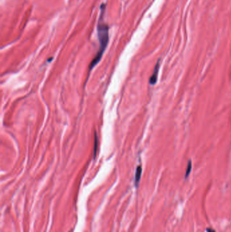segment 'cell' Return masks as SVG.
<instances>
[{
    "label": "cell",
    "instance_id": "cell-1",
    "mask_svg": "<svg viewBox=\"0 0 231 232\" xmlns=\"http://www.w3.org/2000/svg\"><path fill=\"white\" fill-rule=\"evenodd\" d=\"M98 39H99L100 48L98 51L97 54L94 57L89 65L90 70L92 69L100 61L109 42V26L100 20L98 25Z\"/></svg>",
    "mask_w": 231,
    "mask_h": 232
},
{
    "label": "cell",
    "instance_id": "cell-2",
    "mask_svg": "<svg viewBox=\"0 0 231 232\" xmlns=\"http://www.w3.org/2000/svg\"><path fill=\"white\" fill-rule=\"evenodd\" d=\"M159 64H160L159 63V61H158V62H157L155 67H154L153 73H152L151 77H150L149 83H150V84H151V85H154V84H155L156 82H157V80L158 73H159Z\"/></svg>",
    "mask_w": 231,
    "mask_h": 232
},
{
    "label": "cell",
    "instance_id": "cell-3",
    "mask_svg": "<svg viewBox=\"0 0 231 232\" xmlns=\"http://www.w3.org/2000/svg\"><path fill=\"white\" fill-rule=\"evenodd\" d=\"M142 166L140 165L137 166L136 168V175H135V185L136 186L138 185V184L139 183V181H140L141 175H142Z\"/></svg>",
    "mask_w": 231,
    "mask_h": 232
},
{
    "label": "cell",
    "instance_id": "cell-4",
    "mask_svg": "<svg viewBox=\"0 0 231 232\" xmlns=\"http://www.w3.org/2000/svg\"><path fill=\"white\" fill-rule=\"evenodd\" d=\"M191 169H192V163H191V161L189 160V161H188V165H187V171H186V173H185V178H187L188 176H189L190 171H191Z\"/></svg>",
    "mask_w": 231,
    "mask_h": 232
},
{
    "label": "cell",
    "instance_id": "cell-5",
    "mask_svg": "<svg viewBox=\"0 0 231 232\" xmlns=\"http://www.w3.org/2000/svg\"><path fill=\"white\" fill-rule=\"evenodd\" d=\"M96 143H97V137H95V146L96 145ZM96 147H94V157H95L96 155Z\"/></svg>",
    "mask_w": 231,
    "mask_h": 232
},
{
    "label": "cell",
    "instance_id": "cell-6",
    "mask_svg": "<svg viewBox=\"0 0 231 232\" xmlns=\"http://www.w3.org/2000/svg\"><path fill=\"white\" fill-rule=\"evenodd\" d=\"M206 231H207V232H216L215 231V230H214V229H211V228H207V229H206Z\"/></svg>",
    "mask_w": 231,
    "mask_h": 232
}]
</instances>
